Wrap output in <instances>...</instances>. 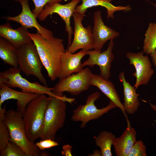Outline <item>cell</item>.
<instances>
[{"label":"cell","mask_w":156,"mask_h":156,"mask_svg":"<svg viewBox=\"0 0 156 156\" xmlns=\"http://www.w3.org/2000/svg\"><path fill=\"white\" fill-rule=\"evenodd\" d=\"M126 120L127 125L126 129L119 137L115 138L113 143V146L117 156H128L136 141V132L131 126L128 119Z\"/></svg>","instance_id":"cell-19"},{"label":"cell","mask_w":156,"mask_h":156,"mask_svg":"<svg viewBox=\"0 0 156 156\" xmlns=\"http://www.w3.org/2000/svg\"><path fill=\"white\" fill-rule=\"evenodd\" d=\"M61 153L65 156H72V146L69 144L64 145L62 147Z\"/></svg>","instance_id":"cell-30"},{"label":"cell","mask_w":156,"mask_h":156,"mask_svg":"<svg viewBox=\"0 0 156 156\" xmlns=\"http://www.w3.org/2000/svg\"><path fill=\"white\" fill-rule=\"evenodd\" d=\"M80 0L82 1L81 4L76 7L74 12L79 13L85 16L87 10L94 6H100L105 8L107 10L108 18H114V13L116 11H123L129 12L131 10V8L129 5L116 6L113 5L111 3L113 0Z\"/></svg>","instance_id":"cell-21"},{"label":"cell","mask_w":156,"mask_h":156,"mask_svg":"<svg viewBox=\"0 0 156 156\" xmlns=\"http://www.w3.org/2000/svg\"><path fill=\"white\" fill-rule=\"evenodd\" d=\"M146 147L141 140L136 141L128 156H146Z\"/></svg>","instance_id":"cell-28"},{"label":"cell","mask_w":156,"mask_h":156,"mask_svg":"<svg viewBox=\"0 0 156 156\" xmlns=\"http://www.w3.org/2000/svg\"><path fill=\"white\" fill-rule=\"evenodd\" d=\"M118 79L123 87V104L125 111L129 114H133L137 111L140 105L138 98L140 94L136 92L135 87L126 81L123 71L120 73Z\"/></svg>","instance_id":"cell-20"},{"label":"cell","mask_w":156,"mask_h":156,"mask_svg":"<svg viewBox=\"0 0 156 156\" xmlns=\"http://www.w3.org/2000/svg\"><path fill=\"white\" fill-rule=\"evenodd\" d=\"M94 25L92 29L93 40V49L101 51L104 44L109 40H113L120 33L105 24L100 10L94 14Z\"/></svg>","instance_id":"cell-14"},{"label":"cell","mask_w":156,"mask_h":156,"mask_svg":"<svg viewBox=\"0 0 156 156\" xmlns=\"http://www.w3.org/2000/svg\"><path fill=\"white\" fill-rule=\"evenodd\" d=\"M68 3L62 5L59 3L53 4H47L44 7L38 18L40 21L45 20L49 15L53 13L58 14L62 18L65 24V31L68 34V47L72 43V35L73 30L70 25L71 17L74 12L76 7L80 0H71Z\"/></svg>","instance_id":"cell-11"},{"label":"cell","mask_w":156,"mask_h":156,"mask_svg":"<svg viewBox=\"0 0 156 156\" xmlns=\"http://www.w3.org/2000/svg\"><path fill=\"white\" fill-rule=\"evenodd\" d=\"M35 144L40 150L42 151L57 146L59 144L54 140L46 139L40 140L36 142Z\"/></svg>","instance_id":"cell-29"},{"label":"cell","mask_w":156,"mask_h":156,"mask_svg":"<svg viewBox=\"0 0 156 156\" xmlns=\"http://www.w3.org/2000/svg\"><path fill=\"white\" fill-rule=\"evenodd\" d=\"M116 138L110 131H103L96 137V145L100 149L101 156H112L111 147Z\"/></svg>","instance_id":"cell-23"},{"label":"cell","mask_w":156,"mask_h":156,"mask_svg":"<svg viewBox=\"0 0 156 156\" xmlns=\"http://www.w3.org/2000/svg\"><path fill=\"white\" fill-rule=\"evenodd\" d=\"M29 0H17L21 4L22 11L21 13L15 16H8L6 19L19 23L21 26L26 28L34 27L37 32L44 38L49 39L53 37L52 31L40 25L38 23L37 17L31 11L28 3Z\"/></svg>","instance_id":"cell-13"},{"label":"cell","mask_w":156,"mask_h":156,"mask_svg":"<svg viewBox=\"0 0 156 156\" xmlns=\"http://www.w3.org/2000/svg\"><path fill=\"white\" fill-rule=\"evenodd\" d=\"M144 53L141 51L137 53L129 52L126 54L129 64L133 65L135 68V72L133 75L136 79L134 86L136 89L140 86L147 85L154 73L149 57Z\"/></svg>","instance_id":"cell-10"},{"label":"cell","mask_w":156,"mask_h":156,"mask_svg":"<svg viewBox=\"0 0 156 156\" xmlns=\"http://www.w3.org/2000/svg\"><path fill=\"white\" fill-rule=\"evenodd\" d=\"M35 44L48 77L52 81L58 78L63 54L66 52L62 39L46 38L39 33H28Z\"/></svg>","instance_id":"cell-1"},{"label":"cell","mask_w":156,"mask_h":156,"mask_svg":"<svg viewBox=\"0 0 156 156\" xmlns=\"http://www.w3.org/2000/svg\"><path fill=\"white\" fill-rule=\"evenodd\" d=\"M63 96H50L40 135V140H54L56 133L64 126L66 117V101L61 99Z\"/></svg>","instance_id":"cell-4"},{"label":"cell","mask_w":156,"mask_h":156,"mask_svg":"<svg viewBox=\"0 0 156 156\" xmlns=\"http://www.w3.org/2000/svg\"><path fill=\"white\" fill-rule=\"evenodd\" d=\"M72 16L74 22V37L66 51L74 53L79 49L90 50L93 49V40L90 25L84 27L82 22L84 16L74 12Z\"/></svg>","instance_id":"cell-9"},{"label":"cell","mask_w":156,"mask_h":156,"mask_svg":"<svg viewBox=\"0 0 156 156\" xmlns=\"http://www.w3.org/2000/svg\"><path fill=\"white\" fill-rule=\"evenodd\" d=\"M0 156H27L23 150L16 144L10 141L0 151Z\"/></svg>","instance_id":"cell-26"},{"label":"cell","mask_w":156,"mask_h":156,"mask_svg":"<svg viewBox=\"0 0 156 156\" xmlns=\"http://www.w3.org/2000/svg\"><path fill=\"white\" fill-rule=\"evenodd\" d=\"M50 99L45 94L39 95L27 104L24 111L22 116L25 134L32 142L40 137Z\"/></svg>","instance_id":"cell-2"},{"label":"cell","mask_w":156,"mask_h":156,"mask_svg":"<svg viewBox=\"0 0 156 156\" xmlns=\"http://www.w3.org/2000/svg\"><path fill=\"white\" fill-rule=\"evenodd\" d=\"M88 50H82L73 54L66 51L62 58L60 72L58 78L62 79L73 73H77L83 68L81 66V60L87 55Z\"/></svg>","instance_id":"cell-16"},{"label":"cell","mask_w":156,"mask_h":156,"mask_svg":"<svg viewBox=\"0 0 156 156\" xmlns=\"http://www.w3.org/2000/svg\"><path fill=\"white\" fill-rule=\"evenodd\" d=\"M27 28L21 26L12 28L9 23L0 26V36L12 44L17 48L22 45L32 41L28 33Z\"/></svg>","instance_id":"cell-18"},{"label":"cell","mask_w":156,"mask_h":156,"mask_svg":"<svg viewBox=\"0 0 156 156\" xmlns=\"http://www.w3.org/2000/svg\"><path fill=\"white\" fill-rule=\"evenodd\" d=\"M150 105L152 109L154 111L156 112V105H154L152 104L151 103H150Z\"/></svg>","instance_id":"cell-33"},{"label":"cell","mask_w":156,"mask_h":156,"mask_svg":"<svg viewBox=\"0 0 156 156\" xmlns=\"http://www.w3.org/2000/svg\"><path fill=\"white\" fill-rule=\"evenodd\" d=\"M150 55L151 58L152 62L156 68V49Z\"/></svg>","instance_id":"cell-31"},{"label":"cell","mask_w":156,"mask_h":156,"mask_svg":"<svg viewBox=\"0 0 156 156\" xmlns=\"http://www.w3.org/2000/svg\"><path fill=\"white\" fill-rule=\"evenodd\" d=\"M90 85L99 89L109 99L110 101L115 104L116 107L120 109L126 119H128L123 104L121 103L118 93L112 82L109 79L102 78L99 75L92 73Z\"/></svg>","instance_id":"cell-17"},{"label":"cell","mask_w":156,"mask_h":156,"mask_svg":"<svg viewBox=\"0 0 156 156\" xmlns=\"http://www.w3.org/2000/svg\"><path fill=\"white\" fill-rule=\"evenodd\" d=\"M92 73L88 68H83L80 72L73 73L62 79L53 87V92L58 96H63L66 92L71 95L77 96L88 89Z\"/></svg>","instance_id":"cell-7"},{"label":"cell","mask_w":156,"mask_h":156,"mask_svg":"<svg viewBox=\"0 0 156 156\" xmlns=\"http://www.w3.org/2000/svg\"><path fill=\"white\" fill-rule=\"evenodd\" d=\"M4 121L10 132V141L19 146L27 156H47L42 152L34 143L27 138L25 132L22 115L17 110L10 109L6 111Z\"/></svg>","instance_id":"cell-3"},{"label":"cell","mask_w":156,"mask_h":156,"mask_svg":"<svg viewBox=\"0 0 156 156\" xmlns=\"http://www.w3.org/2000/svg\"><path fill=\"white\" fill-rule=\"evenodd\" d=\"M89 156H101L100 150L96 149L94 150L92 154H89Z\"/></svg>","instance_id":"cell-32"},{"label":"cell","mask_w":156,"mask_h":156,"mask_svg":"<svg viewBox=\"0 0 156 156\" xmlns=\"http://www.w3.org/2000/svg\"><path fill=\"white\" fill-rule=\"evenodd\" d=\"M100 96V93L95 92L88 95L84 105H79L73 111L71 119L73 121L81 122L80 128H84L87 123L91 120L98 119L111 109L116 107L115 104L110 101L105 107L99 109L95 105V101Z\"/></svg>","instance_id":"cell-8"},{"label":"cell","mask_w":156,"mask_h":156,"mask_svg":"<svg viewBox=\"0 0 156 156\" xmlns=\"http://www.w3.org/2000/svg\"><path fill=\"white\" fill-rule=\"evenodd\" d=\"M0 108L5 101L10 99L17 101V110L22 115L27 104L39 94L19 92L14 90L0 80Z\"/></svg>","instance_id":"cell-15"},{"label":"cell","mask_w":156,"mask_h":156,"mask_svg":"<svg viewBox=\"0 0 156 156\" xmlns=\"http://www.w3.org/2000/svg\"><path fill=\"white\" fill-rule=\"evenodd\" d=\"M18 68L11 67L3 72L0 73V80L8 86L18 88L21 92L39 95L47 94L49 96L58 97L53 92V88L40 84L37 82H31L23 77Z\"/></svg>","instance_id":"cell-6"},{"label":"cell","mask_w":156,"mask_h":156,"mask_svg":"<svg viewBox=\"0 0 156 156\" xmlns=\"http://www.w3.org/2000/svg\"><path fill=\"white\" fill-rule=\"evenodd\" d=\"M18 68L27 77L31 75L35 77L47 86L42 73L44 66L33 42L23 44L18 48Z\"/></svg>","instance_id":"cell-5"},{"label":"cell","mask_w":156,"mask_h":156,"mask_svg":"<svg viewBox=\"0 0 156 156\" xmlns=\"http://www.w3.org/2000/svg\"><path fill=\"white\" fill-rule=\"evenodd\" d=\"M0 58L5 64L18 68V48L1 37L0 38Z\"/></svg>","instance_id":"cell-22"},{"label":"cell","mask_w":156,"mask_h":156,"mask_svg":"<svg viewBox=\"0 0 156 156\" xmlns=\"http://www.w3.org/2000/svg\"><path fill=\"white\" fill-rule=\"evenodd\" d=\"M144 36L143 51L150 55L156 49V23H149Z\"/></svg>","instance_id":"cell-24"},{"label":"cell","mask_w":156,"mask_h":156,"mask_svg":"<svg viewBox=\"0 0 156 156\" xmlns=\"http://www.w3.org/2000/svg\"><path fill=\"white\" fill-rule=\"evenodd\" d=\"M6 112L5 105L0 108V152L5 148L10 139L9 131L4 121Z\"/></svg>","instance_id":"cell-25"},{"label":"cell","mask_w":156,"mask_h":156,"mask_svg":"<svg viewBox=\"0 0 156 156\" xmlns=\"http://www.w3.org/2000/svg\"><path fill=\"white\" fill-rule=\"evenodd\" d=\"M16 1L17 0H13ZM34 2V8L32 9V12L37 18L45 6L47 4H53L60 3L63 0H31Z\"/></svg>","instance_id":"cell-27"},{"label":"cell","mask_w":156,"mask_h":156,"mask_svg":"<svg viewBox=\"0 0 156 156\" xmlns=\"http://www.w3.org/2000/svg\"><path fill=\"white\" fill-rule=\"evenodd\" d=\"M114 45L113 40H110L107 50L101 52V51L94 49L88 51L87 55H89L87 60L82 63V68L86 66L92 67L95 65L99 67V75L107 80L110 77V69L112 63L114 58L112 50Z\"/></svg>","instance_id":"cell-12"}]
</instances>
